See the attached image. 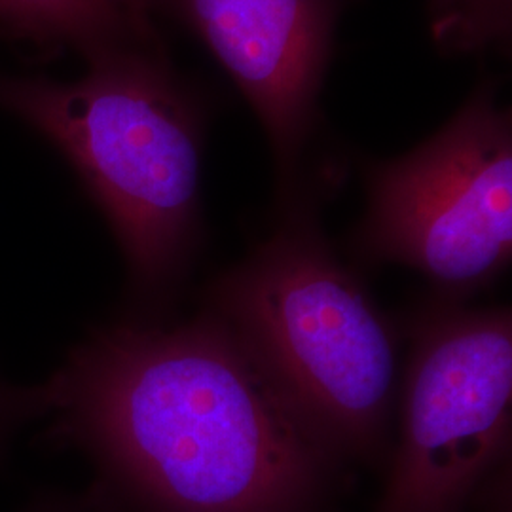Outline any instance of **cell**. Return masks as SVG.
I'll return each mask as SVG.
<instances>
[{"mask_svg": "<svg viewBox=\"0 0 512 512\" xmlns=\"http://www.w3.org/2000/svg\"><path fill=\"white\" fill-rule=\"evenodd\" d=\"M44 391L90 512H332L346 465L209 311L95 327Z\"/></svg>", "mask_w": 512, "mask_h": 512, "instance_id": "cell-1", "label": "cell"}, {"mask_svg": "<svg viewBox=\"0 0 512 512\" xmlns=\"http://www.w3.org/2000/svg\"><path fill=\"white\" fill-rule=\"evenodd\" d=\"M0 107L44 133L109 220L128 319L165 321L202 249L205 114L158 48L90 59L76 82L0 78Z\"/></svg>", "mask_w": 512, "mask_h": 512, "instance_id": "cell-2", "label": "cell"}, {"mask_svg": "<svg viewBox=\"0 0 512 512\" xmlns=\"http://www.w3.org/2000/svg\"><path fill=\"white\" fill-rule=\"evenodd\" d=\"M319 190L203 294L340 463L387 461L399 332L321 230Z\"/></svg>", "mask_w": 512, "mask_h": 512, "instance_id": "cell-3", "label": "cell"}, {"mask_svg": "<svg viewBox=\"0 0 512 512\" xmlns=\"http://www.w3.org/2000/svg\"><path fill=\"white\" fill-rule=\"evenodd\" d=\"M366 213L351 238L365 264H403L459 302L512 255V120L484 84L442 128L366 167Z\"/></svg>", "mask_w": 512, "mask_h": 512, "instance_id": "cell-4", "label": "cell"}, {"mask_svg": "<svg viewBox=\"0 0 512 512\" xmlns=\"http://www.w3.org/2000/svg\"><path fill=\"white\" fill-rule=\"evenodd\" d=\"M406 332L401 427L376 512H467L511 454V308L440 298Z\"/></svg>", "mask_w": 512, "mask_h": 512, "instance_id": "cell-5", "label": "cell"}, {"mask_svg": "<svg viewBox=\"0 0 512 512\" xmlns=\"http://www.w3.org/2000/svg\"><path fill=\"white\" fill-rule=\"evenodd\" d=\"M349 0H154L196 35L255 110L274 152L279 203L310 190L304 156Z\"/></svg>", "mask_w": 512, "mask_h": 512, "instance_id": "cell-6", "label": "cell"}, {"mask_svg": "<svg viewBox=\"0 0 512 512\" xmlns=\"http://www.w3.org/2000/svg\"><path fill=\"white\" fill-rule=\"evenodd\" d=\"M0 25L42 46H73L88 59L133 46L158 48L122 0H0Z\"/></svg>", "mask_w": 512, "mask_h": 512, "instance_id": "cell-7", "label": "cell"}, {"mask_svg": "<svg viewBox=\"0 0 512 512\" xmlns=\"http://www.w3.org/2000/svg\"><path fill=\"white\" fill-rule=\"evenodd\" d=\"M433 33L459 52L505 48L512 29V0H431Z\"/></svg>", "mask_w": 512, "mask_h": 512, "instance_id": "cell-8", "label": "cell"}, {"mask_svg": "<svg viewBox=\"0 0 512 512\" xmlns=\"http://www.w3.org/2000/svg\"><path fill=\"white\" fill-rule=\"evenodd\" d=\"M44 384L14 385L0 378V459L19 429L46 416Z\"/></svg>", "mask_w": 512, "mask_h": 512, "instance_id": "cell-9", "label": "cell"}, {"mask_svg": "<svg viewBox=\"0 0 512 512\" xmlns=\"http://www.w3.org/2000/svg\"><path fill=\"white\" fill-rule=\"evenodd\" d=\"M25 512H90L84 501H76L67 495L42 494L27 507Z\"/></svg>", "mask_w": 512, "mask_h": 512, "instance_id": "cell-10", "label": "cell"}, {"mask_svg": "<svg viewBox=\"0 0 512 512\" xmlns=\"http://www.w3.org/2000/svg\"><path fill=\"white\" fill-rule=\"evenodd\" d=\"M122 4L126 6V10L129 12V16L133 18V21L150 35H156L154 33V25L150 21V14L154 10V0H122Z\"/></svg>", "mask_w": 512, "mask_h": 512, "instance_id": "cell-11", "label": "cell"}]
</instances>
